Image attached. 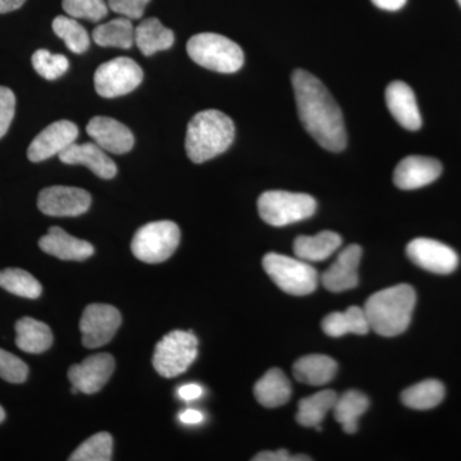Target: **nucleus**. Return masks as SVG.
Masks as SVG:
<instances>
[{
  "instance_id": "obj_1",
  "label": "nucleus",
  "mask_w": 461,
  "mask_h": 461,
  "mask_svg": "<svg viewBox=\"0 0 461 461\" xmlns=\"http://www.w3.org/2000/svg\"><path fill=\"white\" fill-rule=\"evenodd\" d=\"M291 81L300 121L306 131L326 150H344L348 144L344 117L327 87L304 69L294 71Z\"/></svg>"
},
{
  "instance_id": "obj_2",
  "label": "nucleus",
  "mask_w": 461,
  "mask_h": 461,
  "mask_svg": "<svg viewBox=\"0 0 461 461\" xmlns=\"http://www.w3.org/2000/svg\"><path fill=\"white\" fill-rule=\"evenodd\" d=\"M417 294L409 285L384 288L366 300L364 312L371 330L384 338H395L408 330Z\"/></svg>"
},
{
  "instance_id": "obj_3",
  "label": "nucleus",
  "mask_w": 461,
  "mask_h": 461,
  "mask_svg": "<svg viewBox=\"0 0 461 461\" xmlns=\"http://www.w3.org/2000/svg\"><path fill=\"white\" fill-rule=\"evenodd\" d=\"M235 123L215 109L199 112L187 126L186 153L191 162L204 163L224 153L235 140Z\"/></svg>"
},
{
  "instance_id": "obj_4",
  "label": "nucleus",
  "mask_w": 461,
  "mask_h": 461,
  "mask_svg": "<svg viewBox=\"0 0 461 461\" xmlns=\"http://www.w3.org/2000/svg\"><path fill=\"white\" fill-rule=\"evenodd\" d=\"M187 53L194 62L220 74H235L244 65V51L226 36L203 32L187 42Z\"/></svg>"
},
{
  "instance_id": "obj_5",
  "label": "nucleus",
  "mask_w": 461,
  "mask_h": 461,
  "mask_svg": "<svg viewBox=\"0 0 461 461\" xmlns=\"http://www.w3.org/2000/svg\"><path fill=\"white\" fill-rule=\"evenodd\" d=\"M258 211L264 222L284 227L311 218L317 211V202L308 194L272 190L260 195Z\"/></svg>"
},
{
  "instance_id": "obj_6",
  "label": "nucleus",
  "mask_w": 461,
  "mask_h": 461,
  "mask_svg": "<svg viewBox=\"0 0 461 461\" xmlns=\"http://www.w3.org/2000/svg\"><path fill=\"white\" fill-rule=\"evenodd\" d=\"M264 271L284 293L304 296L314 293L318 273L305 260L269 253L263 258Z\"/></svg>"
},
{
  "instance_id": "obj_7",
  "label": "nucleus",
  "mask_w": 461,
  "mask_h": 461,
  "mask_svg": "<svg viewBox=\"0 0 461 461\" xmlns=\"http://www.w3.org/2000/svg\"><path fill=\"white\" fill-rule=\"evenodd\" d=\"M198 357V339L193 332L172 330L160 339L154 351L153 366L165 378L177 377L189 369Z\"/></svg>"
},
{
  "instance_id": "obj_8",
  "label": "nucleus",
  "mask_w": 461,
  "mask_h": 461,
  "mask_svg": "<svg viewBox=\"0 0 461 461\" xmlns=\"http://www.w3.org/2000/svg\"><path fill=\"white\" fill-rule=\"evenodd\" d=\"M181 232L172 221H158L145 224L133 236L131 250L141 262H166L180 244Z\"/></svg>"
},
{
  "instance_id": "obj_9",
  "label": "nucleus",
  "mask_w": 461,
  "mask_h": 461,
  "mask_svg": "<svg viewBox=\"0 0 461 461\" xmlns=\"http://www.w3.org/2000/svg\"><path fill=\"white\" fill-rule=\"evenodd\" d=\"M144 74L131 58L120 57L103 63L94 76L96 93L103 98L126 95L141 84Z\"/></svg>"
},
{
  "instance_id": "obj_10",
  "label": "nucleus",
  "mask_w": 461,
  "mask_h": 461,
  "mask_svg": "<svg viewBox=\"0 0 461 461\" xmlns=\"http://www.w3.org/2000/svg\"><path fill=\"white\" fill-rule=\"evenodd\" d=\"M121 323H122V317L114 306L108 304L87 306L80 321L85 348H98L107 345L114 338Z\"/></svg>"
},
{
  "instance_id": "obj_11",
  "label": "nucleus",
  "mask_w": 461,
  "mask_h": 461,
  "mask_svg": "<svg viewBox=\"0 0 461 461\" xmlns=\"http://www.w3.org/2000/svg\"><path fill=\"white\" fill-rule=\"evenodd\" d=\"M90 205V194L78 187H47L38 198V208L50 217H78L86 213Z\"/></svg>"
},
{
  "instance_id": "obj_12",
  "label": "nucleus",
  "mask_w": 461,
  "mask_h": 461,
  "mask_svg": "<svg viewBox=\"0 0 461 461\" xmlns=\"http://www.w3.org/2000/svg\"><path fill=\"white\" fill-rule=\"evenodd\" d=\"M406 254L412 263L437 275H448L457 268L459 257L455 250L432 239H415L409 242Z\"/></svg>"
},
{
  "instance_id": "obj_13",
  "label": "nucleus",
  "mask_w": 461,
  "mask_h": 461,
  "mask_svg": "<svg viewBox=\"0 0 461 461\" xmlns=\"http://www.w3.org/2000/svg\"><path fill=\"white\" fill-rule=\"evenodd\" d=\"M114 372V357L111 354L91 355L83 363L68 369V378L78 393L93 395L107 384Z\"/></svg>"
},
{
  "instance_id": "obj_14",
  "label": "nucleus",
  "mask_w": 461,
  "mask_h": 461,
  "mask_svg": "<svg viewBox=\"0 0 461 461\" xmlns=\"http://www.w3.org/2000/svg\"><path fill=\"white\" fill-rule=\"evenodd\" d=\"M78 136L77 126L71 121H58L50 124L33 139L27 157L32 162H42L54 156H59L69 145L74 144Z\"/></svg>"
},
{
  "instance_id": "obj_15",
  "label": "nucleus",
  "mask_w": 461,
  "mask_h": 461,
  "mask_svg": "<svg viewBox=\"0 0 461 461\" xmlns=\"http://www.w3.org/2000/svg\"><path fill=\"white\" fill-rule=\"evenodd\" d=\"M441 173V162L435 158L409 156L397 165L393 182L399 189L417 190L435 182Z\"/></svg>"
},
{
  "instance_id": "obj_16",
  "label": "nucleus",
  "mask_w": 461,
  "mask_h": 461,
  "mask_svg": "<svg viewBox=\"0 0 461 461\" xmlns=\"http://www.w3.org/2000/svg\"><path fill=\"white\" fill-rule=\"evenodd\" d=\"M86 131L94 142L108 153H129L135 144L132 132L113 118L94 117L87 123Z\"/></svg>"
},
{
  "instance_id": "obj_17",
  "label": "nucleus",
  "mask_w": 461,
  "mask_h": 461,
  "mask_svg": "<svg viewBox=\"0 0 461 461\" xmlns=\"http://www.w3.org/2000/svg\"><path fill=\"white\" fill-rule=\"evenodd\" d=\"M362 259V248L350 245L339 254L336 262L321 276V284L330 293L353 290L359 284L357 268Z\"/></svg>"
},
{
  "instance_id": "obj_18",
  "label": "nucleus",
  "mask_w": 461,
  "mask_h": 461,
  "mask_svg": "<svg viewBox=\"0 0 461 461\" xmlns=\"http://www.w3.org/2000/svg\"><path fill=\"white\" fill-rule=\"evenodd\" d=\"M58 157L65 165L87 167L91 172L104 180H111L117 175V166L112 158L107 156L105 150H103L95 142H85V144L74 142Z\"/></svg>"
},
{
  "instance_id": "obj_19",
  "label": "nucleus",
  "mask_w": 461,
  "mask_h": 461,
  "mask_svg": "<svg viewBox=\"0 0 461 461\" xmlns=\"http://www.w3.org/2000/svg\"><path fill=\"white\" fill-rule=\"evenodd\" d=\"M388 111L397 123L409 131H417L421 127V115L414 91L402 81H393L386 89Z\"/></svg>"
},
{
  "instance_id": "obj_20",
  "label": "nucleus",
  "mask_w": 461,
  "mask_h": 461,
  "mask_svg": "<svg viewBox=\"0 0 461 461\" xmlns=\"http://www.w3.org/2000/svg\"><path fill=\"white\" fill-rule=\"evenodd\" d=\"M39 247L44 253L60 260L83 262L94 254V247L90 242L68 235L60 227H50L47 235L39 240Z\"/></svg>"
},
{
  "instance_id": "obj_21",
  "label": "nucleus",
  "mask_w": 461,
  "mask_h": 461,
  "mask_svg": "<svg viewBox=\"0 0 461 461\" xmlns=\"http://www.w3.org/2000/svg\"><path fill=\"white\" fill-rule=\"evenodd\" d=\"M293 372L294 377L302 384L323 386L335 378L338 363L327 355H306L294 364Z\"/></svg>"
},
{
  "instance_id": "obj_22",
  "label": "nucleus",
  "mask_w": 461,
  "mask_h": 461,
  "mask_svg": "<svg viewBox=\"0 0 461 461\" xmlns=\"http://www.w3.org/2000/svg\"><path fill=\"white\" fill-rule=\"evenodd\" d=\"M342 239L332 230H323L315 236H299L294 242V253L305 262H323L341 247Z\"/></svg>"
},
{
  "instance_id": "obj_23",
  "label": "nucleus",
  "mask_w": 461,
  "mask_h": 461,
  "mask_svg": "<svg viewBox=\"0 0 461 461\" xmlns=\"http://www.w3.org/2000/svg\"><path fill=\"white\" fill-rule=\"evenodd\" d=\"M321 329L330 338H341L348 333L366 335L371 330L366 312L359 306H350L345 312H333L321 321Z\"/></svg>"
},
{
  "instance_id": "obj_24",
  "label": "nucleus",
  "mask_w": 461,
  "mask_h": 461,
  "mask_svg": "<svg viewBox=\"0 0 461 461\" xmlns=\"http://www.w3.org/2000/svg\"><path fill=\"white\" fill-rule=\"evenodd\" d=\"M291 384L281 369L273 368L266 373L254 386V395L260 405L278 408L290 400Z\"/></svg>"
},
{
  "instance_id": "obj_25",
  "label": "nucleus",
  "mask_w": 461,
  "mask_h": 461,
  "mask_svg": "<svg viewBox=\"0 0 461 461\" xmlns=\"http://www.w3.org/2000/svg\"><path fill=\"white\" fill-rule=\"evenodd\" d=\"M53 344V333L47 324L32 317H23L16 323V345L29 354H41Z\"/></svg>"
},
{
  "instance_id": "obj_26",
  "label": "nucleus",
  "mask_w": 461,
  "mask_h": 461,
  "mask_svg": "<svg viewBox=\"0 0 461 461\" xmlns=\"http://www.w3.org/2000/svg\"><path fill=\"white\" fill-rule=\"evenodd\" d=\"M175 42V33L163 26L158 18H147L135 29V44L145 56L167 50Z\"/></svg>"
},
{
  "instance_id": "obj_27",
  "label": "nucleus",
  "mask_w": 461,
  "mask_h": 461,
  "mask_svg": "<svg viewBox=\"0 0 461 461\" xmlns=\"http://www.w3.org/2000/svg\"><path fill=\"white\" fill-rule=\"evenodd\" d=\"M338 397V393L332 390L321 391L313 396L305 397L299 403V411L296 414L297 423L303 427L317 429L329 411L335 408Z\"/></svg>"
},
{
  "instance_id": "obj_28",
  "label": "nucleus",
  "mask_w": 461,
  "mask_h": 461,
  "mask_svg": "<svg viewBox=\"0 0 461 461\" xmlns=\"http://www.w3.org/2000/svg\"><path fill=\"white\" fill-rule=\"evenodd\" d=\"M368 397L359 391L350 390L338 397L333 414L336 421L341 424L344 432L354 435L357 432V420L368 411Z\"/></svg>"
},
{
  "instance_id": "obj_29",
  "label": "nucleus",
  "mask_w": 461,
  "mask_h": 461,
  "mask_svg": "<svg viewBox=\"0 0 461 461\" xmlns=\"http://www.w3.org/2000/svg\"><path fill=\"white\" fill-rule=\"evenodd\" d=\"M93 41L100 47L130 50L135 44V29L129 18H115L93 32Z\"/></svg>"
},
{
  "instance_id": "obj_30",
  "label": "nucleus",
  "mask_w": 461,
  "mask_h": 461,
  "mask_svg": "<svg viewBox=\"0 0 461 461\" xmlns=\"http://www.w3.org/2000/svg\"><path fill=\"white\" fill-rule=\"evenodd\" d=\"M444 397V384L436 379H427L406 388L402 393V402L403 405L415 411H429L439 405Z\"/></svg>"
},
{
  "instance_id": "obj_31",
  "label": "nucleus",
  "mask_w": 461,
  "mask_h": 461,
  "mask_svg": "<svg viewBox=\"0 0 461 461\" xmlns=\"http://www.w3.org/2000/svg\"><path fill=\"white\" fill-rule=\"evenodd\" d=\"M0 287L14 295L35 300L41 297L42 287L29 272L20 268H8L0 271Z\"/></svg>"
},
{
  "instance_id": "obj_32",
  "label": "nucleus",
  "mask_w": 461,
  "mask_h": 461,
  "mask_svg": "<svg viewBox=\"0 0 461 461\" xmlns=\"http://www.w3.org/2000/svg\"><path fill=\"white\" fill-rule=\"evenodd\" d=\"M53 32L66 42L67 48L75 54H83L89 50L90 36L75 18L58 16L53 21Z\"/></svg>"
},
{
  "instance_id": "obj_33",
  "label": "nucleus",
  "mask_w": 461,
  "mask_h": 461,
  "mask_svg": "<svg viewBox=\"0 0 461 461\" xmlns=\"http://www.w3.org/2000/svg\"><path fill=\"white\" fill-rule=\"evenodd\" d=\"M113 454V438L107 432L96 433L76 448L69 461H109Z\"/></svg>"
},
{
  "instance_id": "obj_34",
  "label": "nucleus",
  "mask_w": 461,
  "mask_h": 461,
  "mask_svg": "<svg viewBox=\"0 0 461 461\" xmlns=\"http://www.w3.org/2000/svg\"><path fill=\"white\" fill-rule=\"evenodd\" d=\"M32 66L41 77L53 81L66 74L69 62L62 54H51L47 50H39L33 53Z\"/></svg>"
},
{
  "instance_id": "obj_35",
  "label": "nucleus",
  "mask_w": 461,
  "mask_h": 461,
  "mask_svg": "<svg viewBox=\"0 0 461 461\" xmlns=\"http://www.w3.org/2000/svg\"><path fill=\"white\" fill-rule=\"evenodd\" d=\"M63 9L69 17L85 20H103L108 14V5L104 0H63Z\"/></svg>"
},
{
  "instance_id": "obj_36",
  "label": "nucleus",
  "mask_w": 461,
  "mask_h": 461,
  "mask_svg": "<svg viewBox=\"0 0 461 461\" xmlns=\"http://www.w3.org/2000/svg\"><path fill=\"white\" fill-rule=\"evenodd\" d=\"M29 375V366L16 355L0 348V377L11 384H23Z\"/></svg>"
},
{
  "instance_id": "obj_37",
  "label": "nucleus",
  "mask_w": 461,
  "mask_h": 461,
  "mask_svg": "<svg viewBox=\"0 0 461 461\" xmlns=\"http://www.w3.org/2000/svg\"><path fill=\"white\" fill-rule=\"evenodd\" d=\"M16 112V96L14 91L0 86V139L7 133Z\"/></svg>"
},
{
  "instance_id": "obj_38",
  "label": "nucleus",
  "mask_w": 461,
  "mask_h": 461,
  "mask_svg": "<svg viewBox=\"0 0 461 461\" xmlns=\"http://www.w3.org/2000/svg\"><path fill=\"white\" fill-rule=\"evenodd\" d=\"M150 0H108V7L129 20H139Z\"/></svg>"
},
{
  "instance_id": "obj_39",
  "label": "nucleus",
  "mask_w": 461,
  "mask_h": 461,
  "mask_svg": "<svg viewBox=\"0 0 461 461\" xmlns=\"http://www.w3.org/2000/svg\"><path fill=\"white\" fill-rule=\"evenodd\" d=\"M254 461H309L312 460L311 457L306 456V455H299L296 457H291L290 454L287 453L286 450H278V451H264V453H260L256 455L253 457Z\"/></svg>"
},
{
  "instance_id": "obj_40",
  "label": "nucleus",
  "mask_w": 461,
  "mask_h": 461,
  "mask_svg": "<svg viewBox=\"0 0 461 461\" xmlns=\"http://www.w3.org/2000/svg\"><path fill=\"white\" fill-rule=\"evenodd\" d=\"M204 390L196 384H185L178 388V396L185 402H193V400L199 399L203 395Z\"/></svg>"
},
{
  "instance_id": "obj_41",
  "label": "nucleus",
  "mask_w": 461,
  "mask_h": 461,
  "mask_svg": "<svg viewBox=\"0 0 461 461\" xmlns=\"http://www.w3.org/2000/svg\"><path fill=\"white\" fill-rule=\"evenodd\" d=\"M372 3L384 11L395 12L406 5V0H372Z\"/></svg>"
},
{
  "instance_id": "obj_42",
  "label": "nucleus",
  "mask_w": 461,
  "mask_h": 461,
  "mask_svg": "<svg viewBox=\"0 0 461 461\" xmlns=\"http://www.w3.org/2000/svg\"><path fill=\"white\" fill-rule=\"evenodd\" d=\"M180 420L185 424H199L204 420V415L202 411H195V409H187L180 414Z\"/></svg>"
},
{
  "instance_id": "obj_43",
  "label": "nucleus",
  "mask_w": 461,
  "mask_h": 461,
  "mask_svg": "<svg viewBox=\"0 0 461 461\" xmlns=\"http://www.w3.org/2000/svg\"><path fill=\"white\" fill-rule=\"evenodd\" d=\"M26 0H0V14H8V12L16 11L23 7Z\"/></svg>"
},
{
  "instance_id": "obj_44",
  "label": "nucleus",
  "mask_w": 461,
  "mask_h": 461,
  "mask_svg": "<svg viewBox=\"0 0 461 461\" xmlns=\"http://www.w3.org/2000/svg\"><path fill=\"white\" fill-rule=\"evenodd\" d=\"M5 409L2 408V406H0V423H3V421H5Z\"/></svg>"
},
{
  "instance_id": "obj_45",
  "label": "nucleus",
  "mask_w": 461,
  "mask_h": 461,
  "mask_svg": "<svg viewBox=\"0 0 461 461\" xmlns=\"http://www.w3.org/2000/svg\"><path fill=\"white\" fill-rule=\"evenodd\" d=\"M457 3H459V5L461 7V0H457Z\"/></svg>"
}]
</instances>
